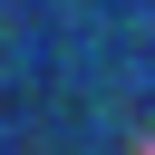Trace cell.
<instances>
[{"mask_svg": "<svg viewBox=\"0 0 155 155\" xmlns=\"http://www.w3.org/2000/svg\"><path fill=\"white\" fill-rule=\"evenodd\" d=\"M145 155H155V145H145Z\"/></svg>", "mask_w": 155, "mask_h": 155, "instance_id": "6da1fadb", "label": "cell"}]
</instances>
